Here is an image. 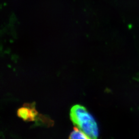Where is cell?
I'll return each mask as SVG.
<instances>
[{
    "label": "cell",
    "mask_w": 139,
    "mask_h": 139,
    "mask_svg": "<svg viewBox=\"0 0 139 139\" xmlns=\"http://www.w3.org/2000/svg\"><path fill=\"white\" fill-rule=\"evenodd\" d=\"M70 119L73 124L85 134L89 139H96L99 131L95 119L83 106L77 104L70 110Z\"/></svg>",
    "instance_id": "6da1fadb"
},
{
    "label": "cell",
    "mask_w": 139,
    "mask_h": 139,
    "mask_svg": "<svg viewBox=\"0 0 139 139\" xmlns=\"http://www.w3.org/2000/svg\"><path fill=\"white\" fill-rule=\"evenodd\" d=\"M18 117L24 121L31 122L35 120L38 113L35 109V104H25L17 111Z\"/></svg>",
    "instance_id": "7a4b0ae2"
},
{
    "label": "cell",
    "mask_w": 139,
    "mask_h": 139,
    "mask_svg": "<svg viewBox=\"0 0 139 139\" xmlns=\"http://www.w3.org/2000/svg\"><path fill=\"white\" fill-rule=\"evenodd\" d=\"M69 138V139H89L85 134L77 127L73 128V131L71 133Z\"/></svg>",
    "instance_id": "3957f363"
}]
</instances>
